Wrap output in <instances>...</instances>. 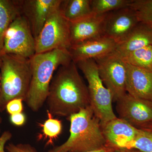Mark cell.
<instances>
[{
    "mask_svg": "<svg viewBox=\"0 0 152 152\" xmlns=\"http://www.w3.org/2000/svg\"><path fill=\"white\" fill-rule=\"evenodd\" d=\"M77 68L72 61L60 66L53 77L46 101L53 116L68 118L90 106L88 86Z\"/></svg>",
    "mask_w": 152,
    "mask_h": 152,
    "instance_id": "1",
    "label": "cell"
},
{
    "mask_svg": "<svg viewBox=\"0 0 152 152\" xmlns=\"http://www.w3.org/2000/svg\"><path fill=\"white\" fill-rule=\"evenodd\" d=\"M72 61L69 51L65 49L36 54L30 59L31 79L25 102L33 111H38L46 101L55 71Z\"/></svg>",
    "mask_w": 152,
    "mask_h": 152,
    "instance_id": "2",
    "label": "cell"
},
{
    "mask_svg": "<svg viewBox=\"0 0 152 152\" xmlns=\"http://www.w3.org/2000/svg\"><path fill=\"white\" fill-rule=\"evenodd\" d=\"M70 122V136L64 143L51 152H86L107 146L99 120L90 106L67 118Z\"/></svg>",
    "mask_w": 152,
    "mask_h": 152,
    "instance_id": "3",
    "label": "cell"
},
{
    "mask_svg": "<svg viewBox=\"0 0 152 152\" xmlns=\"http://www.w3.org/2000/svg\"><path fill=\"white\" fill-rule=\"evenodd\" d=\"M0 110L3 111L12 100H26L31 79V69L28 59L3 55L0 56Z\"/></svg>",
    "mask_w": 152,
    "mask_h": 152,
    "instance_id": "4",
    "label": "cell"
},
{
    "mask_svg": "<svg viewBox=\"0 0 152 152\" xmlns=\"http://www.w3.org/2000/svg\"><path fill=\"white\" fill-rule=\"evenodd\" d=\"M75 64L88 82L90 106L101 125L116 118L113 107V96L101 79L94 60H84Z\"/></svg>",
    "mask_w": 152,
    "mask_h": 152,
    "instance_id": "5",
    "label": "cell"
},
{
    "mask_svg": "<svg viewBox=\"0 0 152 152\" xmlns=\"http://www.w3.org/2000/svg\"><path fill=\"white\" fill-rule=\"evenodd\" d=\"M35 40L36 54L57 49L68 50L71 47L69 22L63 16L60 7L50 15Z\"/></svg>",
    "mask_w": 152,
    "mask_h": 152,
    "instance_id": "6",
    "label": "cell"
},
{
    "mask_svg": "<svg viewBox=\"0 0 152 152\" xmlns=\"http://www.w3.org/2000/svg\"><path fill=\"white\" fill-rule=\"evenodd\" d=\"M35 54V39L27 21L20 15L6 32L0 56L10 55L30 59Z\"/></svg>",
    "mask_w": 152,
    "mask_h": 152,
    "instance_id": "7",
    "label": "cell"
},
{
    "mask_svg": "<svg viewBox=\"0 0 152 152\" xmlns=\"http://www.w3.org/2000/svg\"><path fill=\"white\" fill-rule=\"evenodd\" d=\"M94 60L101 79L116 102L127 94L126 64L114 52Z\"/></svg>",
    "mask_w": 152,
    "mask_h": 152,
    "instance_id": "8",
    "label": "cell"
},
{
    "mask_svg": "<svg viewBox=\"0 0 152 152\" xmlns=\"http://www.w3.org/2000/svg\"><path fill=\"white\" fill-rule=\"evenodd\" d=\"M118 118L137 129L152 123V102L127 93L116 102Z\"/></svg>",
    "mask_w": 152,
    "mask_h": 152,
    "instance_id": "9",
    "label": "cell"
},
{
    "mask_svg": "<svg viewBox=\"0 0 152 152\" xmlns=\"http://www.w3.org/2000/svg\"><path fill=\"white\" fill-rule=\"evenodd\" d=\"M62 0H18L21 15L29 25L33 36H39L48 18L58 8Z\"/></svg>",
    "mask_w": 152,
    "mask_h": 152,
    "instance_id": "10",
    "label": "cell"
},
{
    "mask_svg": "<svg viewBox=\"0 0 152 152\" xmlns=\"http://www.w3.org/2000/svg\"><path fill=\"white\" fill-rule=\"evenodd\" d=\"M140 22L137 13L130 7L107 14L104 36L119 42Z\"/></svg>",
    "mask_w": 152,
    "mask_h": 152,
    "instance_id": "11",
    "label": "cell"
},
{
    "mask_svg": "<svg viewBox=\"0 0 152 152\" xmlns=\"http://www.w3.org/2000/svg\"><path fill=\"white\" fill-rule=\"evenodd\" d=\"M102 128L107 145L116 148L129 149L140 130L118 117L102 125Z\"/></svg>",
    "mask_w": 152,
    "mask_h": 152,
    "instance_id": "12",
    "label": "cell"
},
{
    "mask_svg": "<svg viewBox=\"0 0 152 152\" xmlns=\"http://www.w3.org/2000/svg\"><path fill=\"white\" fill-rule=\"evenodd\" d=\"M107 13L94 14L74 22H69L71 46L104 36L105 20Z\"/></svg>",
    "mask_w": 152,
    "mask_h": 152,
    "instance_id": "13",
    "label": "cell"
},
{
    "mask_svg": "<svg viewBox=\"0 0 152 152\" xmlns=\"http://www.w3.org/2000/svg\"><path fill=\"white\" fill-rule=\"evenodd\" d=\"M117 43L105 36L72 45L68 49L72 61L76 63L88 59H95L115 50Z\"/></svg>",
    "mask_w": 152,
    "mask_h": 152,
    "instance_id": "14",
    "label": "cell"
},
{
    "mask_svg": "<svg viewBox=\"0 0 152 152\" xmlns=\"http://www.w3.org/2000/svg\"><path fill=\"white\" fill-rule=\"evenodd\" d=\"M126 64L127 93L152 102V71Z\"/></svg>",
    "mask_w": 152,
    "mask_h": 152,
    "instance_id": "15",
    "label": "cell"
},
{
    "mask_svg": "<svg viewBox=\"0 0 152 152\" xmlns=\"http://www.w3.org/2000/svg\"><path fill=\"white\" fill-rule=\"evenodd\" d=\"M152 45V25L140 22L117 43L115 52L124 53Z\"/></svg>",
    "mask_w": 152,
    "mask_h": 152,
    "instance_id": "16",
    "label": "cell"
},
{
    "mask_svg": "<svg viewBox=\"0 0 152 152\" xmlns=\"http://www.w3.org/2000/svg\"><path fill=\"white\" fill-rule=\"evenodd\" d=\"M60 9L69 22H74L94 15L91 0H62Z\"/></svg>",
    "mask_w": 152,
    "mask_h": 152,
    "instance_id": "17",
    "label": "cell"
},
{
    "mask_svg": "<svg viewBox=\"0 0 152 152\" xmlns=\"http://www.w3.org/2000/svg\"><path fill=\"white\" fill-rule=\"evenodd\" d=\"M20 15H21L18 0H0V54L7 30Z\"/></svg>",
    "mask_w": 152,
    "mask_h": 152,
    "instance_id": "18",
    "label": "cell"
},
{
    "mask_svg": "<svg viewBox=\"0 0 152 152\" xmlns=\"http://www.w3.org/2000/svg\"><path fill=\"white\" fill-rule=\"evenodd\" d=\"M114 52L127 64L152 71V45L124 53Z\"/></svg>",
    "mask_w": 152,
    "mask_h": 152,
    "instance_id": "19",
    "label": "cell"
},
{
    "mask_svg": "<svg viewBox=\"0 0 152 152\" xmlns=\"http://www.w3.org/2000/svg\"><path fill=\"white\" fill-rule=\"evenodd\" d=\"M48 119L40 126L42 128V134L39 136V139L41 140L44 137L48 139L46 145H53L54 141L61 133L62 125L61 121L57 119L53 118L51 114L47 110Z\"/></svg>",
    "mask_w": 152,
    "mask_h": 152,
    "instance_id": "20",
    "label": "cell"
},
{
    "mask_svg": "<svg viewBox=\"0 0 152 152\" xmlns=\"http://www.w3.org/2000/svg\"><path fill=\"white\" fill-rule=\"evenodd\" d=\"M133 0H91L93 13L103 15L130 7Z\"/></svg>",
    "mask_w": 152,
    "mask_h": 152,
    "instance_id": "21",
    "label": "cell"
},
{
    "mask_svg": "<svg viewBox=\"0 0 152 152\" xmlns=\"http://www.w3.org/2000/svg\"><path fill=\"white\" fill-rule=\"evenodd\" d=\"M139 130L129 149H136L141 152H152V129L144 128Z\"/></svg>",
    "mask_w": 152,
    "mask_h": 152,
    "instance_id": "22",
    "label": "cell"
},
{
    "mask_svg": "<svg viewBox=\"0 0 152 152\" xmlns=\"http://www.w3.org/2000/svg\"><path fill=\"white\" fill-rule=\"evenodd\" d=\"M140 22L152 25V0H133L131 5Z\"/></svg>",
    "mask_w": 152,
    "mask_h": 152,
    "instance_id": "23",
    "label": "cell"
},
{
    "mask_svg": "<svg viewBox=\"0 0 152 152\" xmlns=\"http://www.w3.org/2000/svg\"><path fill=\"white\" fill-rule=\"evenodd\" d=\"M23 101L20 99H14L10 101L6 106L7 112L10 115L21 113L23 109Z\"/></svg>",
    "mask_w": 152,
    "mask_h": 152,
    "instance_id": "24",
    "label": "cell"
},
{
    "mask_svg": "<svg viewBox=\"0 0 152 152\" xmlns=\"http://www.w3.org/2000/svg\"><path fill=\"white\" fill-rule=\"evenodd\" d=\"M6 149L9 152H37L34 148L28 144L10 143L6 147Z\"/></svg>",
    "mask_w": 152,
    "mask_h": 152,
    "instance_id": "25",
    "label": "cell"
},
{
    "mask_svg": "<svg viewBox=\"0 0 152 152\" xmlns=\"http://www.w3.org/2000/svg\"><path fill=\"white\" fill-rule=\"evenodd\" d=\"M10 121L13 124L20 126L24 124L26 122V116L22 113L11 115Z\"/></svg>",
    "mask_w": 152,
    "mask_h": 152,
    "instance_id": "26",
    "label": "cell"
},
{
    "mask_svg": "<svg viewBox=\"0 0 152 152\" xmlns=\"http://www.w3.org/2000/svg\"><path fill=\"white\" fill-rule=\"evenodd\" d=\"M12 137V133L9 131H5L0 136V152H5V146L7 142L10 140Z\"/></svg>",
    "mask_w": 152,
    "mask_h": 152,
    "instance_id": "27",
    "label": "cell"
},
{
    "mask_svg": "<svg viewBox=\"0 0 152 152\" xmlns=\"http://www.w3.org/2000/svg\"><path fill=\"white\" fill-rule=\"evenodd\" d=\"M116 149L114 147L107 145L103 148H101L98 149L93 150V151L86 152H114Z\"/></svg>",
    "mask_w": 152,
    "mask_h": 152,
    "instance_id": "28",
    "label": "cell"
},
{
    "mask_svg": "<svg viewBox=\"0 0 152 152\" xmlns=\"http://www.w3.org/2000/svg\"><path fill=\"white\" fill-rule=\"evenodd\" d=\"M114 152H141L140 151L136 149H129L126 148H117L114 151Z\"/></svg>",
    "mask_w": 152,
    "mask_h": 152,
    "instance_id": "29",
    "label": "cell"
},
{
    "mask_svg": "<svg viewBox=\"0 0 152 152\" xmlns=\"http://www.w3.org/2000/svg\"><path fill=\"white\" fill-rule=\"evenodd\" d=\"M144 128H148V129H152V123L147 125V126H145L141 128V129H144Z\"/></svg>",
    "mask_w": 152,
    "mask_h": 152,
    "instance_id": "30",
    "label": "cell"
},
{
    "mask_svg": "<svg viewBox=\"0 0 152 152\" xmlns=\"http://www.w3.org/2000/svg\"><path fill=\"white\" fill-rule=\"evenodd\" d=\"M0 66H1V60H0ZM1 75H0V94H1ZM2 119L1 118V116H0V124L1 123Z\"/></svg>",
    "mask_w": 152,
    "mask_h": 152,
    "instance_id": "31",
    "label": "cell"
}]
</instances>
